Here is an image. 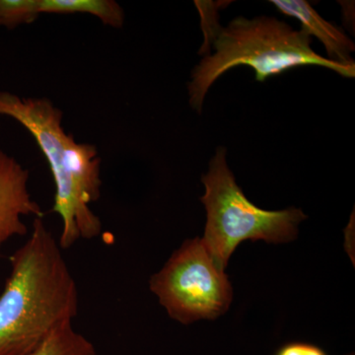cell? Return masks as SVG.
Listing matches in <instances>:
<instances>
[{
	"label": "cell",
	"instance_id": "1",
	"mask_svg": "<svg viewBox=\"0 0 355 355\" xmlns=\"http://www.w3.org/2000/svg\"><path fill=\"white\" fill-rule=\"evenodd\" d=\"M10 263L0 294V355H28L53 331L72 323L78 291L44 217L35 218L31 236Z\"/></svg>",
	"mask_w": 355,
	"mask_h": 355
},
{
	"label": "cell",
	"instance_id": "2",
	"mask_svg": "<svg viewBox=\"0 0 355 355\" xmlns=\"http://www.w3.org/2000/svg\"><path fill=\"white\" fill-rule=\"evenodd\" d=\"M0 116H10L31 133L48 161L55 184L53 211L62 221L58 240L62 251L79 240L100 236L101 220L90 207L101 195L97 148L77 144L65 133L62 111L46 98H21L0 91Z\"/></svg>",
	"mask_w": 355,
	"mask_h": 355
},
{
	"label": "cell",
	"instance_id": "3",
	"mask_svg": "<svg viewBox=\"0 0 355 355\" xmlns=\"http://www.w3.org/2000/svg\"><path fill=\"white\" fill-rule=\"evenodd\" d=\"M212 48L214 53L193 69L188 85L191 107L198 113L217 79L240 65L251 67L259 83L307 65L324 67L347 78L355 76V67L336 64L315 53L304 31H295L286 22L268 16L235 18L221 28Z\"/></svg>",
	"mask_w": 355,
	"mask_h": 355
},
{
	"label": "cell",
	"instance_id": "4",
	"mask_svg": "<svg viewBox=\"0 0 355 355\" xmlns=\"http://www.w3.org/2000/svg\"><path fill=\"white\" fill-rule=\"evenodd\" d=\"M205 193L200 202L207 210L203 244L217 265L225 270L236 248L246 240L272 244L296 239L298 225L307 218L300 209L265 210L250 202L236 183L227 164V149L220 146L202 175Z\"/></svg>",
	"mask_w": 355,
	"mask_h": 355
},
{
	"label": "cell",
	"instance_id": "5",
	"mask_svg": "<svg viewBox=\"0 0 355 355\" xmlns=\"http://www.w3.org/2000/svg\"><path fill=\"white\" fill-rule=\"evenodd\" d=\"M150 291L175 321L214 320L230 307L233 289L202 238L187 240L151 277Z\"/></svg>",
	"mask_w": 355,
	"mask_h": 355
},
{
	"label": "cell",
	"instance_id": "6",
	"mask_svg": "<svg viewBox=\"0 0 355 355\" xmlns=\"http://www.w3.org/2000/svg\"><path fill=\"white\" fill-rule=\"evenodd\" d=\"M29 171L0 150V250L14 236L28 234L22 216L44 217L28 189Z\"/></svg>",
	"mask_w": 355,
	"mask_h": 355
},
{
	"label": "cell",
	"instance_id": "7",
	"mask_svg": "<svg viewBox=\"0 0 355 355\" xmlns=\"http://www.w3.org/2000/svg\"><path fill=\"white\" fill-rule=\"evenodd\" d=\"M279 12L295 18L302 25V31L316 37L326 49L329 60L345 67H355L352 53L355 44L342 28L324 20L305 0H272L270 1Z\"/></svg>",
	"mask_w": 355,
	"mask_h": 355
},
{
	"label": "cell",
	"instance_id": "8",
	"mask_svg": "<svg viewBox=\"0 0 355 355\" xmlns=\"http://www.w3.org/2000/svg\"><path fill=\"white\" fill-rule=\"evenodd\" d=\"M40 13H86L99 18L104 24L121 28L125 13L114 0H40Z\"/></svg>",
	"mask_w": 355,
	"mask_h": 355
},
{
	"label": "cell",
	"instance_id": "9",
	"mask_svg": "<svg viewBox=\"0 0 355 355\" xmlns=\"http://www.w3.org/2000/svg\"><path fill=\"white\" fill-rule=\"evenodd\" d=\"M28 355H97V352L94 345L69 323L53 331Z\"/></svg>",
	"mask_w": 355,
	"mask_h": 355
},
{
	"label": "cell",
	"instance_id": "10",
	"mask_svg": "<svg viewBox=\"0 0 355 355\" xmlns=\"http://www.w3.org/2000/svg\"><path fill=\"white\" fill-rule=\"evenodd\" d=\"M40 13V0H0V26L14 29L30 24Z\"/></svg>",
	"mask_w": 355,
	"mask_h": 355
},
{
	"label": "cell",
	"instance_id": "11",
	"mask_svg": "<svg viewBox=\"0 0 355 355\" xmlns=\"http://www.w3.org/2000/svg\"><path fill=\"white\" fill-rule=\"evenodd\" d=\"M230 3L231 1H195L200 13V27L203 34V44L198 51L200 55L205 57L210 55L212 44L222 28L218 21L219 10Z\"/></svg>",
	"mask_w": 355,
	"mask_h": 355
},
{
	"label": "cell",
	"instance_id": "12",
	"mask_svg": "<svg viewBox=\"0 0 355 355\" xmlns=\"http://www.w3.org/2000/svg\"><path fill=\"white\" fill-rule=\"evenodd\" d=\"M275 355H328L321 347L306 343H289L282 345Z\"/></svg>",
	"mask_w": 355,
	"mask_h": 355
}]
</instances>
